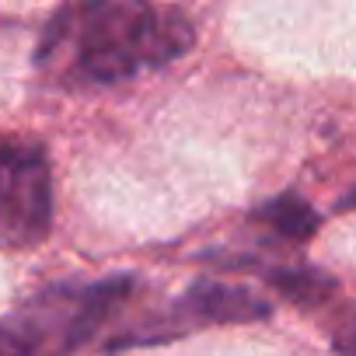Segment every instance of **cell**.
I'll return each instance as SVG.
<instances>
[{"label":"cell","mask_w":356,"mask_h":356,"mask_svg":"<svg viewBox=\"0 0 356 356\" xmlns=\"http://www.w3.org/2000/svg\"><path fill=\"white\" fill-rule=\"evenodd\" d=\"M193 46L182 11L150 0H81L42 35L39 67L63 84H119L157 70Z\"/></svg>","instance_id":"obj_1"},{"label":"cell","mask_w":356,"mask_h":356,"mask_svg":"<svg viewBox=\"0 0 356 356\" xmlns=\"http://www.w3.org/2000/svg\"><path fill=\"white\" fill-rule=\"evenodd\" d=\"M133 290V276L49 286L0 318V356H74Z\"/></svg>","instance_id":"obj_2"},{"label":"cell","mask_w":356,"mask_h":356,"mask_svg":"<svg viewBox=\"0 0 356 356\" xmlns=\"http://www.w3.org/2000/svg\"><path fill=\"white\" fill-rule=\"evenodd\" d=\"M53 224V175L46 150L25 140H0V248L39 245Z\"/></svg>","instance_id":"obj_3"},{"label":"cell","mask_w":356,"mask_h":356,"mask_svg":"<svg viewBox=\"0 0 356 356\" xmlns=\"http://www.w3.org/2000/svg\"><path fill=\"white\" fill-rule=\"evenodd\" d=\"M269 314V300L252 293L248 286H231V283H213L200 280L189 293L178 297L164 314L147 318L140 328L126 332L122 339L112 342V349L126 346H147V342H164L189 335L207 325H238V321H262Z\"/></svg>","instance_id":"obj_4"},{"label":"cell","mask_w":356,"mask_h":356,"mask_svg":"<svg viewBox=\"0 0 356 356\" xmlns=\"http://www.w3.org/2000/svg\"><path fill=\"white\" fill-rule=\"evenodd\" d=\"M262 217L276 227V231H283V234H290V238H307L311 231H314V224H318V217L311 213V207L300 200V196H280L276 203H269L266 210H262Z\"/></svg>","instance_id":"obj_5"},{"label":"cell","mask_w":356,"mask_h":356,"mask_svg":"<svg viewBox=\"0 0 356 356\" xmlns=\"http://www.w3.org/2000/svg\"><path fill=\"white\" fill-rule=\"evenodd\" d=\"M339 210H356V186H353V189L339 200Z\"/></svg>","instance_id":"obj_6"}]
</instances>
